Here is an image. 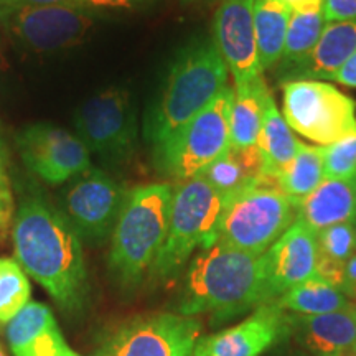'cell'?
<instances>
[{
  "instance_id": "obj_5",
  "label": "cell",
  "mask_w": 356,
  "mask_h": 356,
  "mask_svg": "<svg viewBox=\"0 0 356 356\" xmlns=\"http://www.w3.org/2000/svg\"><path fill=\"white\" fill-rule=\"evenodd\" d=\"M226 204L228 200L203 177L181 181L173 193L167 238L155 257L150 275L155 280L177 277L195 249L213 246Z\"/></svg>"
},
{
  "instance_id": "obj_16",
  "label": "cell",
  "mask_w": 356,
  "mask_h": 356,
  "mask_svg": "<svg viewBox=\"0 0 356 356\" xmlns=\"http://www.w3.org/2000/svg\"><path fill=\"white\" fill-rule=\"evenodd\" d=\"M266 287L270 300H277L292 287L317 274V234L297 220L262 254Z\"/></svg>"
},
{
  "instance_id": "obj_37",
  "label": "cell",
  "mask_w": 356,
  "mask_h": 356,
  "mask_svg": "<svg viewBox=\"0 0 356 356\" xmlns=\"http://www.w3.org/2000/svg\"><path fill=\"white\" fill-rule=\"evenodd\" d=\"M3 181V178H2V167H0V184H2Z\"/></svg>"
},
{
  "instance_id": "obj_11",
  "label": "cell",
  "mask_w": 356,
  "mask_h": 356,
  "mask_svg": "<svg viewBox=\"0 0 356 356\" xmlns=\"http://www.w3.org/2000/svg\"><path fill=\"white\" fill-rule=\"evenodd\" d=\"M95 13L84 3L29 7L0 19V26L24 50L55 53L76 47L95 26Z\"/></svg>"
},
{
  "instance_id": "obj_39",
  "label": "cell",
  "mask_w": 356,
  "mask_h": 356,
  "mask_svg": "<svg viewBox=\"0 0 356 356\" xmlns=\"http://www.w3.org/2000/svg\"><path fill=\"white\" fill-rule=\"evenodd\" d=\"M0 356H6V353H3V350H2V346H0Z\"/></svg>"
},
{
  "instance_id": "obj_27",
  "label": "cell",
  "mask_w": 356,
  "mask_h": 356,
  "mask_svg": "<svg viewBox=\"0 0 356 356\" xmlns=\"http://www.w3.org/2000/svg\"><path fill=\"white\" fill-rule=\"evenodd\" d=\"M323 180V147L299 142L296 159L280 173V188L300 204Z\"/></svg>"
},
{
  "instance_id": "obj_40",
  "label": "cell",
  "mask_w": 356,
  "mask_h": 356,
  "mask_svg": "<svg viewBox=\"0 0 356 356\" xmlns=\"http://www.w3.org/2000/svg\"><path fill=\"white\" fill-rule=\"evenodd\" d=\"M181 2H185V3H190V2H195V0H181Z\"/></svg>"
},
{
  "instance_id": "obj_2",
  "label": "cell",
  "mask_w": 356,
  "mask_h": 356,
  "mask_svg": "<svg viewBox=\"0 0 356 356\" xmlns=\"http://www.w3.org/2000/svg\"><path fill=\"white\" fill-rule=\"evenodd\" d=\"M269 299L262 256L215 243L186 267L178 297V314L186 317L211 314L218 322L257 309Z\"/></svg>"
},
{
  "instance_id": "obj_4",
  "label": "cell",
  "mask_w": 356,
  "mask_h": 356,
  "mask_svg": "<svg viewBox=\"0 0 356 356\" xmlns=\"http://www.w3.org/2000/svg\"><path fill=\"white\" fill-rule=\"evenodd\" d=\"M173 193L170 184L136 186L127 193L108 259L109 273L122 289H136L152 269L167 238Z\"/></svg>"
},
{
  "instance_id": "obj_30",
  "label": "cell",
  "mask_w": 356,
  "mask_h": 356,
  "mask_svg": "<svg viewBox=\"0 0 356 356\" xmlns=\"http://www.w3.org/2000/svg\"><path fill=\"white\" fill-rule=\"evenodd\" d=\"M325 178L356 177V129L343 139L323 147Z\"/></svg>"
},
{
  "instance_id": "obj_10",
  "label": "cell",
  "mask_w": 356,
  "mask_h": 356,
  "mask_svg": "<svg viewBox=\"0 0 356 356\" xmlns=\"http://www.w3.org/2000/svg\"><path fill=\"white\" fill-rule=\"evenodd\" d=\"M127 193L108 173L89 167L61 190L58 211L83 243L99 246L113 236Z\"/></svg>"
},
{
  "instance_id": "obj_21",
  "label": "cell",
  "mask_w": 356,
  "mask_h": 356,
  "mask_svg": "<svg viewBox=\"0 0 356 356\" xmlns=\"http://www.w3.org/2000/svg\"><path fill=\"white\" fill-rule=\"evenodd\" d=\"M267 173L266 160L257 145L248 149L229 147L220 159L200 173L226 200H233L261 181Z\"/></svg>"
},
{
  "instance_id": "obj_18",
  "label": "cell",
  "mask_w": 356,
  "mask_h": 356,
  "mask_svg": "<svg viewBox=\"0 0 356 356\" xmlns=\"http://www.w3.org/2000/svg\"><path fill=\"white\" fill-rule=\"evenodd\" d=\"M13 356H81L61 335L50 307L30 300L6 327Z\"/></svg>"
},
{
  "instance_id": "obj_15",
  "label": "cell",
  "mask_w": 356,
  "mask_h": 356,
  "mask_svg": "<svg viewBox=\"0 0 356 356\" xmlns=\"http://www.w3.org/2000/svg\"><path fill=\"white\" fill-rule=\"evenodd\" d=\"M213 42L236 86L261 78L254 29V0H222L213 19Z\"/></svg>"
},
{
  "instance_id": "obj_17",
  "label": "cell",
  "mask_w": 356,
  "mask_h": 356,
  "mask_svg": "<svg viewBox=\"0 0 356 356\" xmlns=\"http://www.w3.org/2000/svg\"><path fill=\"white\" fill-rule=\"evenodd\" d=\"M356 51V20L325 24L317 44L299 63L279 66L277 76L286 81L333 79Z\"/></svg>"
},
{
  "instance_id": "obj_43",
  "label": "cell",
  "mask_w": 356,
  "mask_h": 356,
  "mask_svg": "<svg viewBox=\"0 0 356 356\" xmlns=\"http://www.w3.org/2000/svg\"><path fill=\"white\" fill-rule=\"evenodd\" d=\"M83 2H84V3H86V0H83Z\"/></svg>"
},
{
  "instance_id": "obj_34",
  "label": "cell",
  "mask_w": 356,
  "mask_h": 356,
  "mask_svg": "<svg viewBox=\"0 0 356 356\" xmlns=\"http://www.w3.org/2000/svg\"><path fill=\"white\" fill-rule=\"evenodd\" d=\"M333 81L348 88H356V51L350 56V60L341 66L340 71L335 74V78H333Z\"/></svg>"
},
{
  "instance_id": "obj_41",
  "label": "cell",
  "mask_w": 356,
  "mask_h": 356,
  "mask_svg": "<svg viewBox=\"0 0 356 356\" xmlns=\"http://www.w3.org/2000/svg\"><path fill=\"white\" fill-rule=\"evenodd\" d=\"M297 356H309V355H304V353H297Z\"/></svg>"
},
{
  "instance_id": "obj_24",
  "label": "cell",
  "mask_w": 356,
  "mask_h": 356,
  "mask_svg": "<svg viewBox=\"0 0 356 356\" xmlns=\"http://www.w3.org/2000/svg\"><path fill=\"white\" fill-rule=\"evenodd\" d=\"M292 10L279 0H254V29L261 70L280 63Z\"/></svg>"
},
{
  "instance_id": "obj_1",
  "label": "cell",
  "mask_w": 356,
  "mask_h": 356,
  "mask_svg": "<svg viewBox=\"0 0 356 356\" xmlns=\"http://www.w3.org/2000/svg\"><path fill=\"white\" fill-rule=\"evenodd\" d=\"M19 264L61 309L76 312L88 297L83 241L65 216L40 197L25 198L13 220Z\"/></svg>"
},
{
  "instance_id": "obj_25",
  "label": "cell",
  "mask_w": 356,
  "mask_h": 356,
  "mask_svg": "<svg viewBox=\"0 0 356 356\" xmlns=\"http://www.w3.org/2000/svg\"><path fill=\"white\" fill-rule=\"evenodd\" d=\"M277 304L284 310L292 312L296 315H325L333 312L346 310L351 307V302L337 286L315 274L305 282L292 287L284 296H280Z\"/></svg>"
},
{
  "instance_id": "obj_19",
  "label": "cell",
  "mask_w": 356,
  "mask_h": 356,
  "mask_svg": "<svg viewBox=\"0 0 356 356\" xmlns=\"http://www.w3.org/2000/svg\"><path fill=\"white\" fill-rule=\"evenodd\" d=\"M292 330L314 356H345L356 351V305L325 315H292Z\"/></svg>"
},
{
  "instance_id": "obj_31",
  "label": "cell",
  "mask_w": 356,
  "mask_h": 356,
  "mask_svg": "<svg viewBox=\"0 0 356 356\" xmlns=\"http://www.w3.org/2000/svg\"><path fill=\"white\" fill-rule=\"evenodd\" d=\"M325 22H350L356 20V0H325Z\"/></svg>"
},
{
  "instance_id": "obj_35",
  "label": "cell",
  "mask_w": 356,
  "mask_h": 356,
  "mask_svg": "<svg viewBox=\"0 0 356 356\" xmlns=\"http://www.w3.org/2000/svg\"><path fill=\"white\" fill-rule=\"evenodd\" d=\"M140 2L142 0H86V3L97 8H131Z\"/></svg>"
},
{
  "instance_id": "obj_9",
  "label": "cell",
  "mask_w": 356,
  "mask_h": 356,
  "mask_svg": "<svg viewBox=\"0 0 356 356\" xmlns=\"http://www.w3.org/2000/svg\"><path fill=\"white\" fill-rule=\"evenodd\" d=\"M284 119L289 127L320 147L343 139L356 129V104L323 81H286Z\"/></svg>"
},
{
  "instance_id": "obj_8",
  "label": "cell",
  "mask_w": 356,
  "mask_h": 356,
  "mask_svg": "<svg viewBox=\"0 0 356 356\" xmlns=\"http://www.w3.org/2000/svg\"><path fill=\"white\" fill-rule=\"evenodd\" d=\"M74 134L106 165H121L136 152L137 114L126 88L113 86L89 97L73 115Z\"/></svg>"
},
{
  "instance_id": "obj_36",
  "label": "cell",
  "mask_w": 356,
  "mask_h": 356,
  "mask_svg": "<svg viewBox=\"0 0 356 356\" xmlns=\"http://www.w3.org/2000/svg\"><path fill=\"white\" fill-rule=\"evenodd\" d=\"M279 2H282L291 10H302V8L310 7H323L325 0H279Z\"/></svg>"
},
{
  "instance_id": "obj_22",
  "label": "cell",
  "mask_w": 356,
  "mask_h": 356,
  "mask_svg": "<svg viewBox=\"0 0 356 356\" xmlns=\"http://www.w3.org/2000/svg\"><path fill=\"white\" fill-rule=\"evenodd\" d=\"M267 86L262 78L236 86L229 113V140L234 149L257 145L264 119V96Z\"/></svg>"
},
{
  "instance_id": "obj_13",
  "label": "cell",
  "mask_w": 356,
  "mask_h": 356,
  "mask_svg": "<svg viewBox=\"0 0 356 356\" xmlns=\"http://www.w3.org/2000/svg\"><path fill=\"white\" fill-rule=\"evenodd\" d=\"M202 323L180 314H157L124 325L101 356H191Z\"/></svg>"
},
{
  "instance_id": "obj_6",
  "label": "cell",
  "mask_w": 356,
  "mask_h": 356,
  "mask_svg": "<svg viewBox=\"0 0 356 356\" xmlns=\"http://www.w3.org/2000/svg\"><path fill=\"white\" fill-rule=\"evenodd\" d=\"M299 207L280 188V177L266 173L226 204L216 243L262 256L297 221Z\"/></svg>"
},
{
  "instance_id": "obj_12",
  "label": "cell",
  "mask_w": 356,
  "mask_h": 356,
  "mask_svg": "<svg viewBox=\"0 0 356 356\" xmlns=\"http://www.w3.org/2000/svg\"><path fill=\"white\" fill-rule=\"evenodd\" d=\"M15 142L25 167L48 185L68 184L91 167L83 140L55 124H30L17 134Z\"/></svg>"
},
{
  "instance_id": "obj_20",
  "label": "cell",
  "mask_w": 356,
  "mask_h": 356,
  "mask_svg": "<svg viewBox=\"0 0 356 356\" xmlns=\"http://www.w3.org/2000/svg\"><path fill=\"white\" fill-rule=\"evenodd\" d=\"M356 177L325 178L299 207V218L307 228L318 234L333 225L355 220Z\"/></svg>"
},
{
  "instance_id": "obj_32",
  "label": "cell",
  "mask_w": 356,
  "mask_h": 356,
  "mask_svg": "<svg viewBox=\"0 0 356 356\" xmlns=\"http://www.w3.org/2000/svg\"><path fill=\"white\" fill-rule=\"evenodd\" d=\"M58 3H84L83 0H0V19L8 13L29 7L58 6Z\"/></svg>"
},
{
  "instance_id": "obj_3",
  "label": "cell",
  "mask_w": 356,
  "mask_h": 356,
  "mask_svg": "<svg viewBox=\"0 0 356 356\" xmlns=\"http://www.w3.org/2000/svg\"><path fill=\"white\" fill-rule=\"evenodd\" d=\"M228 74L213 38H193L180 48L157 99L145 114L147 144L154 149L202 113L226 88Z\"/></svg>"
},
{
  "instance_id": "obj_33",
  "label": "cell",
  "mask_w": 356,
  "mask_h": 356,
  "mask_svg": "<svg viewBox=\"0 0 356 356\" xmlns=\"http://www.w3.org/2000/svg\"><path fill=\"white\" fill-rule=\"evenodd\" d=\"M340 289L348 299L356 300V254L346 262L343 282H341Z\"/></svg>"
},
{
  "instance_id": "obj_28",
  "label": "cell",
  "mask_w": 356,
  "mask_h": 356,
  "mask_svg": "<svg viewBox=\"0 0 356 356\" xmlns=\"http://www.w3.org/2000/svg\"><path fill=\"white\" fill-rule=\"evenodd\" d=\"M323 7H310L302 10H292L289 20L284 55L279 66L299 63L317 44L325 29Z\"/></svg>"
},
{
  "instance_id": "obj_38",
  "label": "cell",
  "mask_w": 356,
  "mask_h": 356,
  "mask_svg": "<svg viewBox=\"0 0 356 356\" xmlns=\"http://www.w3.org/2000/svg\"><path fill=\"white\" fill-rule=\"evenodd\" d=\"M345 356H356V351H351V353H348V355H345Z\"/></svg>"
},
{
  "instance_id": "obj_7",
  "label": "cell",
  "mask_w": 356,
  "mask_h": 356,
  "mask_svg": "<svg viewBox=\"0 0 356 356\" xmlns=\"http://www.w3.org/2000/svg\"><path fill=\"white\" fill-rule=\"evenodd\" d=\"M234 89L226 86L204 108L154 147V165L165 177L185 181L197 177L231 147L229 113Z\"/></svg>"
},
{
  "instance_id": "obj_42",
  "label": "cell",
  "mask_w": 356,
  "mask_h": 356,
  "mask_svg": "<svg viewBox=\"0 0 356 356\" xmlns=\"http://www.w3.org/2000/svg\"><path fill=\"white\" fill-rule=\"evenodd\" d=\"M355 221H356V213H355Z\"/></svg>"
},
{
  "instance_id": "obj_26",
  "label": "cell",
  "mask_w": 356,
  "mask_h": 356,
  "mask_svg": "<svg viewBox=\"0 0 356 356\" xmlns=\"http://www.w3.org/2000/svg\"><path fill=\"white\" fill-rule=\"evenodd\" d=\"M317 244V274L340 289L346 262L356 254V221H345L320 231Z\"/></svg>"
},
{
  "instance_id": "obj_14",
  "label": "cell",
  "mask_w": 356,
  "mask_h": 356,
  "mask_svg": "<svg viewBox=\"0 0 356 356\" xmlns=\"http://www.w3.org/2000/svg\"><path fill=\"white\" fill-rule=\"evenodd\" d=\"M292 330V315L267 302L234 327L200 337L191 356H261Z\"/></svg>"
},
{
  "instance_id": "obj_23",
  "label": "cell",
  "mask_w": 356,
  "mask_h": 356,
  "mask_svg": "<svg viewBox=\"0 0 356 356\" xmlns=\"http://www.w3.org/2000/svg\"><path fill=\"white\" fill-rule=\"evenodd\" d=\"M257 147L264 155L267 173L277 177L296 159L299 149V140L292 134V129L289 127L284 115L277 111L269 89L264 96V119H262Z\"/></svg>"
},
{
  "instance_id": "obj_29",
  "label": "cell",
  "mask_w": 356,
  "mask_h": 356,
  "mask_svg": "<svg viewBox=\"0 0 356 356\" xmlns=\"http://www.w3.org/2000/svg\"><path fill=\"white\" fill-rule=\"evenodd\" d=\"M32 287L19 261L0 257V325H7L30 302Z\"/></svg>"
}]
</instances>
